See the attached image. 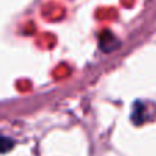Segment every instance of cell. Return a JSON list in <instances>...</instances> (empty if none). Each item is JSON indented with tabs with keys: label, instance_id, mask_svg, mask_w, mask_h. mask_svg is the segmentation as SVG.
I'll return each instance as SVG.
<instances>
[{
	"label": "cell",
	"instance_id": "6da1fadb",
	"mask_svg": "<svg viewBox=\"0 0 156 156\" xmlns=\"http://www.w3.org/2000/svg\"><path fill=\"white\" fill-rule=\"evenodd\" d=\"M99 38H100V48L105 52L112 51V49H115L116 47L119 45L118 38H116L115 36L112 34V32H110V30L101 32L99 36Z\"/></svg>",
	"mask_w": 156,
	"mask_h": 156
},
{
	"label": "cell",
	"instance_id": "3957f363",
	"mask_svg": "<svg viewBox=\"0 0 156 156\" xmlns=\"http://www.w3.org/2000/svg\"><path fill=\"white\" fill-rule=\"evenodd\" d=\"M14 144H15V141L12 138L7 137V136H3L2 137V154H7L8 151H11L14 148Z\"/></svg>",
	"mask_w": 156,
	"mask_h": 156
},
{
	"label": "cell",
	"instance_id": "7a4b0ae2",
	"mask_svg": "<svg viewBox=\"0 0 156 156\" xmlns=\"http://www.w3.org/2000/svg\"><path fill=\"white\" fill-rule=\"evenodd\" d=\"M145 118H147V107L144 105L143 101L140 100H136L134 104H133V110H132V114H130V119L134 125H143L145 122Z\"/></svg>",
	"mask_w": 156,
	"mask_h": 156
}]
</instances>
